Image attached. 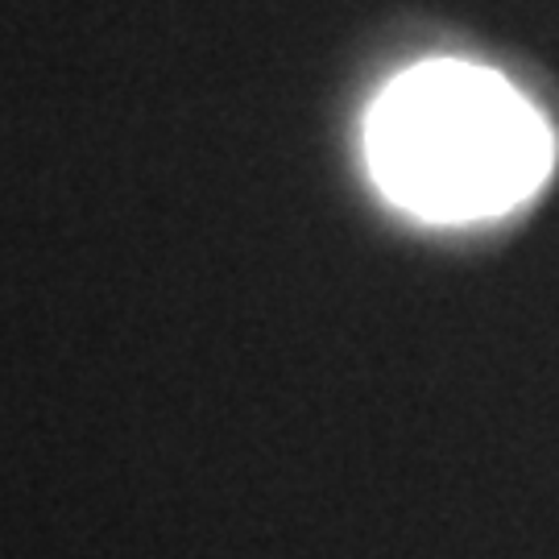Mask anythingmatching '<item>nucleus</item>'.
Returning <instances> with one entry per match:
<instances>
[{
	"instance_id": "1",
	"label": "nucleus",
	"mask_w": 559,
	"mask_h": 559,
	"mask_svg": "<svg viewBox=\"0 0 559 559\" xmlns=\"http://www.w3.org/2000/svg\"><path fill=\"white\" fill-rule=\"evenodd\" d=\"M365 162L402 212L464 224L531 200L551 175L556 138L498 71L436 59L381 87L365 117Z\"/></svg>"
}]
</instances>
